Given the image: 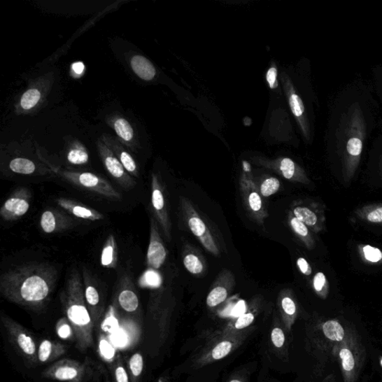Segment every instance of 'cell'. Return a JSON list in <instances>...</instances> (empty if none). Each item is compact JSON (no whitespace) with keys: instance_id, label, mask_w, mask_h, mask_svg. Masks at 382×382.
I'll return each instance as SVG.
<instances>
[{"instance_id":"6da1fadb","label":"cell","mask_w":382,"mask_h":382,"mask_svg":"<svg viewBox=\"0 0 382 382\" xmlns=\"http://www.w3.org/2000/svg\"><path fill=\"white\" fill-rule=\"evenodd\" d=\"M57 269L31 262L11 268L0 277V292L8 301L30 309L47 305L57 283Z\"/></svg>"},{"instance_id":"7a4b0ae2","label":"cell","mask_w":382,"mask_h":382,"mask_svg":"<svg viewBox=\"0 0 382 382\" xmlns=\"http://www.w3.org/2000/svg\"><path fill=\"white\" fill-rule=\"evenodd\" d=\"M61 298L78 345L85 350L92 343L93 323L85 300L83 278L77 269H73L67 278Z\"/></svg>"},{"instance_id":"3957f363","label":"cell","mask_w":382,"mask_h":382,"mask_svg":"<svg viewBox=\"0 0 382 382\" xmlns=\"http://www.w3.org/2000/svg\"><path fill=\"white\" fill-rule=\"evenodd\" d=\"M179 212L189 230L210 254L218 257L222 253L227 252L219 229L197 209L192 201L183 196L179 197Z\"/></svg>"},{"instance_id":"277c9868","label":"cell","mask_w":382,"mask_h":382,"mask_svg":"<svg viewBox=\"0 0 382 382\" xmlns=\"http://www.w3.org/2000/svg\"><path fill=\"white\" fill-rule=\"evenodd\" d=\"M239 185L240 193L247 216L258 226L263 227L265 220L269 217V213L264 198L250 170H244L242 173Z\"/></svg>"},{"instance_id":"5b68a950","label":"cell","mask_w":382,"mask_h":382,"mask_svg":"<svg viewBox=\"0 0 382 382\" xmlns=\"http://www.w3.org/2000/svg\"><path fill=\"white\" fill-rule=\"evenodd\" d=\"M225 332H226L220 339L211 343L202 352L196 362L197 367H202L222 360L237 350L246 339L245 333Z\"/></svg>"},{"instance_id":"8992f818","label":"cell","mask_w":382,"mask_h":382,"mask_svg":"<svg viewBox=\"0 0 382 382\" xmlns=\"http://www.w3.org/2000/svg\"><path fill=\"white\" fill-rule=\"evenodd\" d=\"M62 178L73 185L114 201H120L121 194L103 177L92 173L57 171Z\"/></svg>"},{"instance_id":"52a82bcc","label":"cell","mask_w":382,"mask_h":382,"mask_svg":"<svg viewBox=\"0 0 382 382\" xmlns=\"http://www.w3.org/2000/svg\"><path fill=\"white\" fill-rule=\"evenodd\" d=\"M151 201L154 218L168 242L172 240V222L168 209L165 188L158 175L153 174L151 183Z\"/></svg>"},{"instance_id":"ba28073f","label":"cell","mask_w":382,"mask_h":382,"mask_svg":"<svg viewBox=\"0 0 382 382\" xmlns=\"http://www.w3.org/2000/svg\"><path fill=\"white\" fill-rule=\"evenodd\" d=\"M290 211L314 233L324 229L325 207L319 201L313 199L295 200L290 206Z\"/></svg>"},{"instance_id":"9c48e42d","label":"cell","mask_w":382,"mask_h":382,"mask_svg":"<svg viewBox=\"0 0 382 382\" xmlns=\"http://www.w3.org/2000/svg\"><path fill=\"white\" fill-rule=\"evenodd\" d=\"M253 161L257 165L265 167L267 169L272 170L292 183L305 185L310 183L309 178L304 170L289 158H278L274 160H269L262 158V157H255Z\"/></svg>"},{"instance_id":"30bf717a","label":"cell","mask_w":382,"mask_h":382,"mask_svg":"<svg viewBox=\"0 0 382 382\" xmlns=\"http://www.w3.org/2000/svg\"><path fill=\"white\" fill-rule=\"evenodd\" d=\"M97 148L106 171L123 189L129 190L136 185V182L102 139L98 141Z\"/></svg>"},{"instance_id":"8fae6325","label":"cell","mask_w":382,"mask_h":382,"mask_svg":"<svg viewBox=\"0 0 382 382\" xmlns=\"http://www.w3.org/2000/svg\"><path fill=\"white\" fill-rule=\"evenodd\" d=\"M31 199V191L26 187H20L15 190L6 200L0 215L6 221H15L24 217L30 208Z\"/></svg>"},{"instance_id":"7c38bea8","label":"cell","mask_w":382,"mask_h":382,"mask_svg":"<svg viewBox=\"0 0 382 382\" xmlns=\"http://www.w3.org/2000/svg\"><path fill=\"white\" fill-rule=\"evenodd\" d=\"M236 285L233 273L228 269H222L211 286L206 298V305L213 309L226 302L231 296Z\"/></svg>"},{"instance_id":"4fadbf2b","label":"cell","mask_w":382,"mask_h":382,"mask_svg":"<svg viewBox=\"0 0 382 382\" xmlns=\"http://www.w3.org/2000/svg\"><path fill=\"white\" fill-rule=\"evenodd\" d=\"M167 256L166 246L161 237L160 226L154 217L150 218V244L147 255V262L153 269H159L164 264Z\"/></svg>"},{"instance_id":"5bb4252c","label":"cell","mask_w":382,"mask_h":382,"mask_svg":"<svg viewBox=\"0 0 382 382\" xmlns=\"http://www.w3.org/2000/svg\"><path fill=\"white\" fill-rule=\"evenodd\" d=\"M277 306L285 328L290 332L298 316V306L293 291L290 289L281 290L277 297Z\"/></svg>"},{"instance_id":"9a60e30c","label":"cell","mask_w":382,"mask_h":382,"mask_svg":"<svg viewBox=\"0 0 382 382\" xmlns=\"http://www.w3.org/2000/svg\"><path fill=\"white\" fill-rule=\"evenodd\" d=\"M282 80L292 113L297 118L303 133H304L306 137H309V127L305 116L304 104H303L302 99L296 93L293 85H292L291 81L286 74H282Z\"/></svg>"},{"instance_id":"2e32d148","label":"cell","mask_w":382,"mask_h":382,"mask_svg":"<svg viewBox=\"0 0 382 382\" xmlns=\"http://www.w3.org/2000/svg\"><path fill=\"white\" fill-rule=\"evenodd\" d=\"M2 320L10 334L13 335V339L21 353L28 358L35 356L36 345L31 337L25 332L24 328L7 316H3Z\"/></svg>"},{"instance_id":"e0dca14e","label":"cell","mask_w":382,"mask_h":382,"mask_svg":"<svg viewBox=\"0 0 382 382\" xmlns=\"http://www.w3.org/2000/svg\"><path fill=\"white\" fill-rule=\"evenodd\" d=\"M74 221L58 211L48 209L42 213L40 220L41 229L47 234L57 233L73 227Z\"/></svg>"},{"instance_id":"ac0fdd59","label":"cell","mask_w":382,"mask_h":382,"mask_svg":"<svg viewBox=\"0 0 382 382\" xmlns=\"http://www.w3.org/2000/svg\"><path fill=\"white\" fill-rule=\"evenodd\" d=\"M182 257L184 266L190 274L201 276L207 273L208 264L206 258L197 247L185 243Z\"/></svg>"},{"instance_id":"d6986e66","label":"cell","mask_w":382,"mask_h":382,"mask_svg":"<svg viewBox=\"0 0 382 382\" xmlns=\"http://www.w3.org/2000/svg\"><path fill=\"white\" fill-rule=\"evenodd\" d=\"M56 204L77 218L93 222L102 220L105 218L103 213L99 211L71 199L61 197L56 199Z\"/></svg>"},{"instance_id":"ffe728a7","label":"cell","mask_w":382,"mask_h":382,"mask_svg":"<svg viewBox=\"0 0 382 382\" xmlns=\"http://www.w3.org/2000/svg\"><path fill=\"white\" fill-rule=\"evenodd\" d=\"M101 139L113 152L130 175L137 178L139 177V167L136 161H134L133 157L123 148V146L118 140L106 134H104Z\"/></svg>"},{"instance_id":"44dd1931","label":"cell","mask_w":382,"mask_h":382,"mask_svg":"<svg viewBox=\"0 0 382 382\" xmlns=\"http://www.w3.org/2000/svg\"><path fill=\"white\" fill-rule=\"evenodd\" d=\"M83 368L74 362L62 361L48 369V377L61 381H77L83 374Z\"/></svg>"},{"instance_id":"7402d4cb","label":"cell","mask_w":382,"mask_h":382,"mask_svg":"<svg viewBox=\"0 0 382 382\" xmlns=\"http://www.w3.org/2000/svg\"><path fill=\"white\" fill-rule=\"evenodd\" d=\"M83 274L87 305L92 319L96 320L99 316V293L96 286L95 281L87 268L83 267Z\"/></svg>"},{"instance_id":"603a6c76","label":"cell","mask_w":382,"mask_h":382,"mask_svg":"<svg viewBox=\"0 0 382 382\" xmlns=\"http://www.w3.org/2000/svg\"><path fill=\"white\" fill-rule=\"evenodd\" d=\"M288 223L296 237L304 245L307 249L313 250L316 246V241L311 231L306 224L298 220L290 211L288 213Z\"/></svg>"},{"instance_id":"cb8c5ba5","label":"cell","mask_w":382,"mask_h":382,"mask_svg":"<svg viewBox=\"0 0 382 382\" xmlns=\"http://www.w3.org/2000/svg\"><path fill=\"white\" fill-rule=\"evenodd\" d=\"M131 66L141 80L151 81L156 75V70L152 62L142 55H134L131 59Z\"/></svg>"},{"instance_id":"d4e9b609","label":"cell","mask_w":382,"mask_h":382,"mask_svg":"<svg viewBox=\"0 0 382 382\" xmlns=\"http://www.w3.org/2000/svg\"><path fill=\"white\" fill-rule=\"evenodd\" d=\"M101 264L106 268L115 269L118 264V246L114 235L107 239L101 255Z\"/></svg>"},{"instance_id":"484cf974","label":"cell","mask_w":382,"mask_h":382,"mask_svg":"<svg viewBox=\"0 0 382 382\" xmlns=\"http://www.w3.org/2000/svg\"><path fill=\"white\" fill-rule=\"evenodd\" d=\"M111 125L122 141L132 148L134 143V133L130 123L125 118L115 117L111 120Z\"/></svg>"},{"instance_id":"4316f807","label":"cell","mask_w":382,"mask_h":382,"mask_svg":"<svg viewBox=\"0 0 382 382\" xmlns=\"http://www.w3.org/2000/svg\"><path fill=\"white\" fill-rule=\"evenodd\" d=\"M118 295L120 307L127 312H134L139 308V299L136 291L129 286H125Z\"/></svg>"},{"instance_id":"83f0119b","label":"cell","mask_w":382,"mask_h":382,"mask_svg":"<svg viewBox=\"0 0 382 382\" xmlns=\"http://www.w3.org/2000/svg\"><path fill=\"white\" fill-rule=\"evenodd\" d=\"M64 352V350L62 346L55 344L49 340H44L39 346L38 353V360L41 363H46L52 360V359L60 356Z\"/></svg>"},{"instance_id":"f1b7e54d","label":"cell","mask_w":382,"mask_h":382,"mask_svg":"<svg viewBox=\"0 0 382 382\" xmlns=\"http://www.w3.org/2000/svg\"><path fill=\"white\" fill-rule=\"evenodd\" d=\"M257 313V309L254 303L249 310L241 314V316L230 323L226 331L238 332L248 328L255 321Z\"/></svg>"},{"instance_id":"f546056e","label":"cell","mask_w":382,"mask_h":382,"mask_svg":"<svg viewBox=\"0 0 382 382\" xmlns=\"http://www.w3.org/2000/svg\"><path fill=\"white\" fill-rule=\"evenodd\" d=\"M356 215L359 219L369 223L382 225V205L374 204L358 209Z\"/></svg>"},{"instance_id":"4dcf8cb0","label":"cell","mask_w":382,"mask_h":382,"mask_svg":"<svg viewBox=\"0 0 382 382\" xmlns=\"http://www.w3.org/2000/svg\"><path fill=\"white\" fill-rule=\"evenodd\" d=\"M323 332L324 335L332 341L340 342L344 339V330L338 321L325 322L323 325Z\"/></svg>"},{"instance_id":"1f68e13d","label":"cell","mask_w":382,"mask_h":382,"mask_svg":"<svg viewBox=\"0 0 382 382\" xmlns=\"http://www.w3.org/2000/svg\"><path fill=\"white\" fill-rule=\"evenodd\" d=\"M66 159L72 164L83 165L88 163L89 155L84 146L78 143L67 153Z\"/></svg>"},{"instance_id":"d6a6232c","label":"cell","mask_w":382,"mask_h":382,"mask_svg":"<svg viewBox=\"0 0 382 382\" xmlns=\"http://www.w3.org/2000/svg\"><path fill=\"white\" fill-rule=\"evenodd\" d=\"M9 167L11 171L22 175H31L35 173L37 169L35 163L24 158L13 160L10 162Z\"/></svg>"},{"instance_id":"836d02e7","label":"cell","mask_w":382,"mask_h":382,"mask_svg":"<svg viewBox=\"0 0 382 382\" xmlns=\"http://www.w3.org/2000/svg\"><path fill=\"white\" fill-rule=\"evenodd\" d=\"M257 186L262 197L267 198L278 192L281 183L277 178L269 176L264 178L260 185H257Z\"/></svg>"},{"instance_id":"e575fe53","label":"cell","mask_w":382,"mask_h":382,"mask_svg":"<svg viewBox=\"0 0 382 382\" xmlns=\"http://www.w3.org/2000/svg\"><path fill=\"white\" fill-rule=\"evenodd\" d=\"M41 93L37 88L28 90L20 99V106L24 110H30L35 108L40 102Z\"/></svg>"},{"instance_id":"d590c367","label":"cell","mask_w":382,"mask_h":382,"mask_svg":"<svg viewBox=\"0 0 382 382\" xmlns=\"http://www.w3.org/2000/svg\"><path fill=\"white\" fill-rule=\"evenodd\" d=\"M341 359L342 367L346 376L351 375L355 367V359L349 348L344 347L339 353Z\"/></svg>"},{"instance_id":"8d00e7d4","label":"cell","mask_w":382,"mask_h":382,"mask_svg":"<svg viewBox=\"0 0 382 382\" xmlns=\"http://www.w3.org/2000/svg\"><path fill=\"white\" fill-rule=\"evenodd\" d=\"M313 286L319 297L323 299L327 298L329 294V283L324 274L319 272L314 276Z\"/></svg>"},{"instance_id":"74e56055","label":"cell","mask_w":382,"mask_h":382,"mask_svg":"<svg viewBox=\"0 0 382 382\" xmlns=\"http://www.w3.org/2000/svg\"><path fill=\"white\" fill-rule=\"evenodd\" d=\"M271 339L273 345L276 348V349H282L285 346L286 342L285 334L280 327L278 323H276L271 334Z\"/></svg>"},{"instance_id":"f35d334b","label":"cell","mask_w":382,"mask_h":382,"mask_svg":"<svg viewBox=\"0 0 382 382\" xmlns=\"http://www.w3.org/2000/svg\"><path fill=\"white\" fill-rule=\"evenodd\" d=\"M56 332L62 339H69L73 334L72 325L67 318L61 319L56 325Z\"/></svg>"},{"instance_id":"ab89813d","label":"cell","mask_w":382,"mask_h":382,"mask_svg":"<svg viewBox=\"0 0 382 382\" xmlns=\"http://www.w3.org/2000/svg\"><path fill=\"white\" fill-rule=\"evenodd\" d=\"M129 368L134 377H139L141 375L143 368V358L141 354L136 353L131 357Z\"/></svg>"},{"instance_id":"60d3db41","label":"cell","mask_w":382,"mask_h":382,"mask_svg":"<svg viewBox=\"0 0 382 382\" xmlns=\"http://www.w3.org/2000/svg\"><path fill=\"white\" fill-rule=\"evenodd\" d=\"M363 149V143L360 139L353 138L351 139L347 142L346 150L351 156L354 158H359L361 155Z\"/></svg>"},{"instance_id":"b9f144b4","label":"cell","mask_w":382,"mask_h":382,"mask_svg":"<svg viewBox=\"0 0 382 382\" xmlns=\"http://www.w3.org/2000/svg\"><path fill=\"white\" fill-rule=\"evenodd\" d=\"M363 253L365 260L369 262L377 263L382 260V253L376 247L369 245L365 246Z\"/></svg>"},{"instance_id":"7bdbcfd3","label":"cell","mask_w":382,"mask_h":382,"mask_svg":"<svg viewBox=\"0 0 382 382\" xmlns=\"http://www.w3.org/2000/svg\"><path fill=\"white\" fill-rule=\"evenodd\" d=\"M141 280V285H148L152 288L159 287L162 283V278L159 274L153 271L146 273Z\"/></svg>"},{"instance_id":"ee69618b","label":"cell","mask_w":382,"mask_h":382,"mask_svg":"<svg viewBox=\"0 0 382 382\" xmlns=\"http://www.w3.org/2000/svg\"><path fill=\"white\" fill-rule=\"evenodd\" d=\"M99 351L101 355L107 360H111L115 355V350L112 345L106 340H101L99 342Z\"/></svg>"},{"instance_id":"f6af8a7d","label":"cell","mask_w":382,"mask_h":382,"mask_svg":"<svg viewBox=\"0 0 382 382\" xmlns=\"http://www.w3.org/2000/svg\"><path fill=\"white\" fill-rule=\"evenodd\" d=\"M277 73L278 71L276 66H271L267 73V82L269 87L271 89H276L278 86V83L277 82Z\"/></svg>"},{"instance_id":"bcb514c9","label":"cell","mask_w":382,"mask_h":382,"mask_svg":"<svg viewBox=\"0 0 382 382\" xmlns=\"http://www.w3.org/2000/svg\"><path fill=\"white\" fill-rule=\"evenodd\" d=\"M300 272L306 276H310L312 273V269L309 262L304 257H299L297 262Z\"/></svg>"},{"instance_id":"7dc6e473","label":"cell","mask_w":382,"mask_h":382,"mask_svg":"<svg viewBox=\"0 0 382 382\" xmlns=\"http://www.w3.org/2000/svg\"><path fill=\"white\" fill-rule=\"evenodd\" d=\"M115 377L118 382H129L128 374L122 367H118L115 370Z\"/></svg>"},{"instance_id":"c3c4849f","label":"cell","mask_w":382,"mask_h":382,"mask_svg":"<svg viewBox=\"0 0 382 382\" xmlns=\"http://www.w3.org/2000/svg\"><path fill=\"white\" fill-rule=\"evenodd\" d=\"M73 71L76 74H82L85 71V65L82 62H76L72 65Z\"/></svg>"},{"instance_id":"681fc988","label":"cell","mask_w":382,"mask_h":382,"mask_svg":"<svg viewBox=\"0 0 382 382\" xmlns=\"http://www.w3.org/2000/svg\"><path fill=\"white\" fill-rule=\"evenodd\" d=\"M229 382H244V381L240 378H232L231 380H229Z\"/></svg>"},{"instance_id":"f907efd6","label":"cell","mask_w":382,"mask_h":382,"mask_svg":"<svg viewBox=\"0 0 382 382\" xmlns=\"http://www.w3.org/2000/svg\"><path fill=\"white\" fill-rule=\"evenodd\" d=\"M381 367H382V358H381Z\"/></svg>"}]
</instances>
